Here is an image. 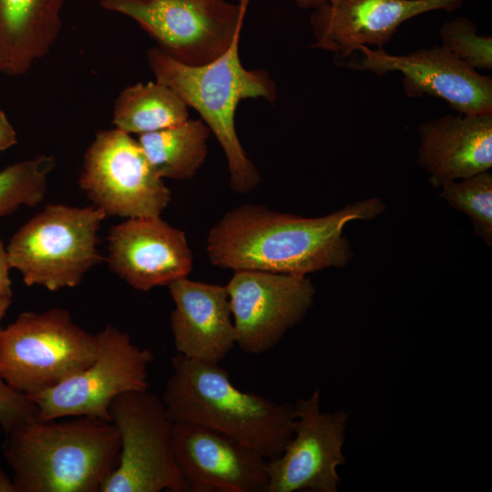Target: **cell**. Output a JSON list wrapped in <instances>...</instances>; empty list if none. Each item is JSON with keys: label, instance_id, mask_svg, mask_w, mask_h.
<instances>
[{"label": "cell", "instance_id": "1", "mask_svg": "<svg viewBox=\"0 0 492 492\" xmlns=\"http://www.w3.org/2000/svg\"><path fill=\"white\" fill-rule=\"evenodd\" d=\"M377 198L346 205L331 214L304 218L243 204L210 229L207 254L221 269L306 275L326 268H343L353 259L346 224L372 220L384 210Z\"/></svg>", "mask_w": 492, "mask_h": 492}, {"label": "cell", "instance_id": "2", "mask_svg": "<svg viewBox=\"0 0 492 492\" xmlns=\"http://www.w3.org/2000/svg\"><path fill=\"white\" fill-rule=\"evenodd\" d=\"M5 435L16 492H100L119 460L117 427L97 417H36Z\"/></svg>", "mask_w": 492, "mask_h": 492}, {"label": "cell", "instance_id": "3", "mask_svg": "<svg viewBox=\"0 0 492 492\" xmlns=\"http://www.w3.org/2000/svg\"><path fill=\"white\" fill-rule=\"evenodd\" d=\"M161 399L173 423H192L223 433L265 459L279 456L293 434V405L236 387L215 363L171 359Z\"/></svg>", "mask_w": 492, "mask_h": 492}, {"label": "cell", "instance_id": "4", "mask_svg": "<svg viewBox=\"0 0 492 492\" xmlns=\"http://www.w3.org/2000/svg\"><path fill=\"white\" fill-rule=\"evenodd\" d=\"M241 32L223 54L206 64L180 63L158 46L149 48L146 57L156 81L171 88L200 114L225 153L231 188L244 193L256 188L261 176L237 135L236 108L247 98L274 103L278 95L276 84L266 70L242 66L239 53Z\"/></svg>", "mask_w": 492, "mask_h": 492}, {"label": "cell", "instance_id": "5", "mask_svg": "<svg viewBox=\"0 0 492 492\" xmlns=\"http://www.w3.org/2000/svg\"><path fill=\"white\" fill-rule=\"evenodd\" d=\"M105 212L95 207L49 204L23 224L6 246L12 269L27 286L49 291L77 286L102 261L97 244Z\"/></svg>", "mask_w": 492, "mask_h": 492}, {"label": "cell", "instance_id": "6", "mask_svg": "<svg viewBox=\"0 0 492 492\" xmlns=\"http://www.w3.org/2000/svg\"><path fill=\"white\" fill-rule=\"evenodd\" d=\"M96 354L95 334L62 308L24 312L0 330V375L27 397L86 368Z\"/></svg>", "mask_w": 492, "mask_h": 492}, {"label": "cell", "instance_id": "7", "mask_svg": "<svg viewBox=\"0 0 492 492\" xmlns=\"http://www.w3.org/2000/svg\"><path fill=\"white\" fill-rule=\"evenodd\" d=\"M251 0H99L101 8L134 20L157 46L187 65L209 63L241 31Z\"/></svg>", "mask_w": 492, "mask_h": 492}, {"label": "cell", "instance_id": "8", "mask_svg": "<svg viewBox=\"0 0 492 492\" xmlns=\"http://www.w3.org/2000/svg\"><path fill=\"white\" fill-rule=\"evenodd\" d=\"M120 438L117 467L100 492H189L172 448L173 422L161 399L148 390L126 392L109 405Z\"/></svg>", "mask_w": 492, "mask_h": 492}, {"label": "cell", "instance_id": "9", "mask_svg": "<svg viewBox=\"0 0 492 492\" xmlns=\"http://www.w3.org/2000/svg\"><path fill=\"white\" fill-rule=\"evenodd\" d=\"M94 361L55 386L28 397L37 418L90 416L110 421L109 405L119 395L149 389L153 355L135 344L129 334L108 325L95 334Z\"/></svg>", "mask_w": 492, "mask_h": 492}, {"label": "cell", "instance_id": "10", "mask_svg": "<svg viewBox=\"0 0 492 492\" xmlns=\"http://www.w3.org/2000/svg\"><path fill=\"white\" fill-rule=\"evenodd\" d=\"M78 184L107 216L160 217L171 200L138 141L117 128L96 134L84 154Z\"/></svg>", "mask_w": 492, "mask_h": 492}, {"label": "cell", "instance_id": "11", "mask_svg": "<svg viewBox=\"0 0 492 492\" xmlns=\"http://www.w3.org/2000/svg\"><path fill=\"white\" fill-rule=\"evenodd\" d=\"M349 70L369 71L379 77L402 75L403 90L410 98L431 95L443 99L456 113H492V78L482 75L444 46L393 55L384 47L359 46L348 56H334Z\"/></svg>", "mask_w": 492, "mask_h": 492}, {"label": "cell", "instance_id": "12", "mask_svg": "<svg viewBox=\"0 0 492 492\" xmlns=\"http://www.w3.org/2000/svg\"><path fill=\"white\" fill-rule=\"evenodd\" d=\"M225 286L235 343L254 354L270 351L289 329L302 322L315 295L306 275L235 271Z\"/></svg>", "mask_w": 492, "mask_h": 492}, {"label": "cell", "instance_id": "13", "mask_svg": "<svg viewBox=\"0 0 492 492\" xmlns=\"http://www.w3.org/2000/svg\"><path fill=\"white\" fill-rule=\"evenodd\" d=\"M293 434L282 453L267 460V492H336L348 415L320 411V392L293 405Z\"/></svg>", "mask_w": 492, "mask_h": 492}, {"label": "cell", "instance_id": "14", "mask_svg": "<svg viewBox=\"0 0 492 492\" xmlns=\"http://www.w3.org/2000/svg\"><path fill=\"white\" fill-rule=\"evenodd\" d=\"M172 448L189 492H267V459L238 440L192 423H173Z\"/></svg>", "mask_w": 492, "mask_h": 492}, {"label": "cell", "instance_id": "15", "mask_svg": "<svg viewBox=\"0 0 492 492\" xmlns=\"http://www.w3.org/2000/svg\"><path fill=\"white\" fill-rule=\"evenodd\" d=\"M465 0H337L313 10L314 48L348 56L359 46L384 47L398 27L419 15L459 8Z\"/></svg>", "mask_w": 492, "mask_h": 492}, {"label": "cell", "instance_id": "16", "mask_svg": "<svg viewBox=\"0 0 492 492\" xmlns=\"http://www.w3.org/2000/svg\"><path fill=\"white\" fill-rule=\"evenodd\" d=\"M108 241L109 268L138 291L168 286L192 269L185 232L160 217L127 219L109 230Z\"/></svg>", "mask_w": 492, "mask_h": 492}, {"label": "cell", "instance_id": "17", "mask_svg": "<svg viewBox=\"0 0 492 492\" xmlns=\"http://www.w3.org/2000/svg\"><path fill=\"white\" fill-rule=\"evenodd\" d=\"M168 286L175 303L170 328L177 354L219 364L236 345L226 286L187 277Z\"/></svg>", "mask_w": 492, "mask_h": 492}, {"label": "cell", "instance_id": "18", "mask_svg": "<svg viewBox=\"0 0 492 492\" xmlns=\"http://www.w3.org/2000/svg\"><path fill=\"white\" fill-rule=\"evenodd\" d=\"M417 163L435 187L492 167V113L446 114L418 128Z\"/></svg>", "mask_w": 492, "mask_h": 492}, {"label": "cell", "instance_id": "19", "mask_svg": "<svg viewBox=\"0 0 492 492\" xmlns=\"http://www.w3.org/2000/svg\"><path fill=\"white\" fill-rule=\"evenodd\" d=\"M67 0H0V73L26 74L49 54L63 26Z\"/></svg>", "mask_w": 492, "mask_h": 492}, {"label": "cell", "instance_id": "20", "mask_svg": "<svg viewBox=\"0 0 492 492\" xmlns=\"http://www.w3.org/2000/svg\"><path fill=\"white\" fill-rule=\"evenodd\" d=\"M210 133L201 118H188L178 125L141 134L138 141L160 178L184 180L192 178L204 163Z\"/></svg>", "mask_w": 492, "mask_h": 492}, {"label": "cell", "instance_id": "21", "mask_svg": "<svg viewBox=\"0 0 492 492\" xmlns=\"http://www.w3.org/2000/svg\"><path fill=\"white\" fill-rule=\"evenodd\" d=\"M190 117L189 107L158 81L125 87L115 99L112 123L128 134H146L178 125Z\"/></svg>", "mask_w": 492, "mask_h": 492}, {"label": "cell", "instance_id": "22", "mask_svg": "<svg viewBox=\"0 0 492 492\" xmlns=\"http://www.w3.org/2000/svg\"><path fill=\"white\" fill-rule=\"evenodd\" d=\"M56 166L54 156L37 155L0 171V218L22 207H34L45 198L48 178Z\"/></svg>", "mask_w": 492, "mask_h": 492}, {"label": "cell", "instance_id": "23", "mask_svg": "<svg viewBox=\"0 0 492 492\" xmlns=\"http://www.w3.org/2000/svg\"><path fill=\"white\" fill-rule=\"evenodd\" d=\"M440 197L466 214L474 231L492 244V174L485 171L442 186Z\"/></svg>", "mask_w": 492, "mask_h": 492}, {"label": "cell", "instance_id": "24", "mask_svg": "<svg viewBox=\"0 0 492 492\" xmlns=\"http://www.w3.org/2000/svg\"><path fill=\"white\" fill-rule=\"evenodd\" d=\"M442 46L477 71L492 69V37L477 33L467 17H456L440 28Z\"/></svg>", "mask_w": 492, "mask_h": 492}, {"label": "cell", "instance_id": "25", "mask_svg": "<svg viewBox=\"0 0 492 492\" xmlns=\"http://www.w3.org/2000/svg\"><path fill=\"white\" fill-rule=\"evenodd\" d=\"M36 417L35 404L9 386L0 375V426L5 433Z\"/></svg>", "mask_w": 492, "mask_h": 492}, {"label": "cell", "instance_id": "26", "mask_svg": "<svg viewBox=\"0 0 492 492\" xmlns=\"http://www.w3.org/2000/svg\"><path fill=\"white\" fill-rule=\"evenodd\" d=\"M9 258L3 241L0 240V295L13 297L12 281L9 276L11 270Z\"/></svg>", "mask_w": 492, "mask_h": 492}, {"label": "cell", "instance_id": "27", "mask_svg": "<svg viewBox=\"0 0 492 492\" xmlns=\"http://www.w3.org/2000/svg\"><path fill=\"white\" fill-rule=\"evenodd\" d=\"M16 143V132L5 113L0 109V151H5Z\"/></svg>", "mask_w": 492, "mask_h": 492}, {"label": "cell", "instance_id": "28", "mask_svg": "<svg viewBox=\"0 0 492 492\" xmlns=\"http://www.w3.org/2000/svg\"><path fill=\"white\" fill-rule=\"evenodd\" d=\"M337 0H293L294 4L302 9L314 10L325 5H330Z\"/></svg>", "mask_w": 492, "mask_h": 492}, {"label": "cell", "instance_id": "29", "mask_svg": "<svg viewBox=\"0 0 492 492\" xmlns=\"http://www.w3.org/2000/svg\"><path fill=\"white\" fill-rule=\"evenodd\" d=\"M0 492H16L13 479L0 469Z\"/></svg>", "mask_w": 492, "mask_h": 492}, {"label": "cell", "instance_id": "30", "mask_svg": "<svg viewBox=\"0 0 492 492\" xmlns=\"http://www.w3.org/2000/svg\"><path fill=\"white\" fill-rule=\"evenodd\" d=\"M12 298L13 297L0 295V323L2 319L4 318V316L5 315L7 309L10 307L12 303Z\"/></svg>", "mask_w": 492, "mask_h": 492}]
</instances>
